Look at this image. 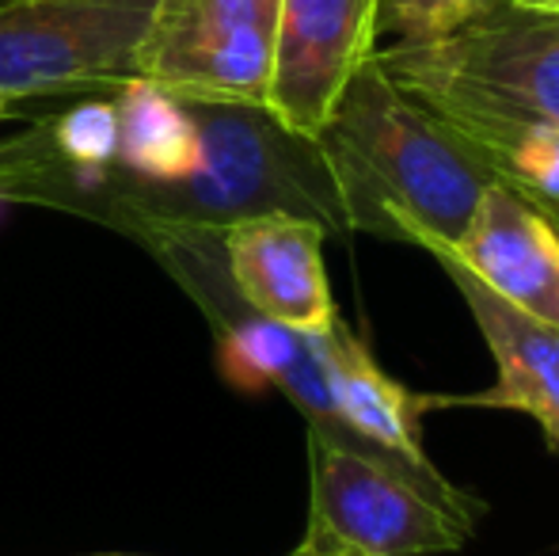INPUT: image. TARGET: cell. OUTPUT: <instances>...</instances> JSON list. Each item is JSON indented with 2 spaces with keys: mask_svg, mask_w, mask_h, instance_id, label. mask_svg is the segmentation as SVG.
I'll return each mask as SVG.
<instances>
[{
  "mask_svg": "<svg viewBox=\"0 0 559 556\" xmlns=\"http://www.w3.org/2000/svg\"><path fill=\"white\" fill-rule=\"evenodd\" d=\"M278 0H156L141 43V81L171 96L263 104Z\"/></svg>",
  "mask_w": 559,
  "mask_h": 556,
  "instance_id": "8992f818",
  "label": "cell"
},
{
  "mask_svg": "<svg viewBox=\"0 0 559 556\" xmlns=\"http://www.w3.org/2000/svg\"><path fill=\"white\" fill-rule=\"evenodd\" d=\"M343 194L350 233L453 248L495 171L430 111L396 88L373 58L350 76L317 134Z\"/></svg>",
  "mask_w": 559,
  "mask_h": 556,
  "instance_id": "6da1fadb",
  "label": "cell"
},
{
  "mask_svg": "<svg viewBox=\"0 0 559 556\" xmlns=\"http://www.w3.org/2000/svg\"><path fill=\"white\" fill-rule=\"evenodd\" d=\"M20 107H23V104H15V99L0 96V122H4V119H12V115H20Z\"/></svg>",
  "mask_w": 559,
  "mask_h": 556,
  "instance_id": "5bb4252c",
  "label": "cell"
},
{
  "mask_svg": "<svg viewBox=\"0 0 559 556\" xmlns=\"http://www.w3.org/2000/svg\"><path fill=\"white\" fill-rule=\"evenodd\" d=\"M381 0H278L266 107L317 138L350 76L377 54Z\"/></svg>",
  "mask_w": 559,
  "mask_h": 556,
  "instance_id": "52a82bcc",
  "label": "cell"
},
{
  "mask_svg": "<svg viewBox=\"0 0 559 556\" xmlns=\"http://www.w3.org/2000/svg\"><path fill=\"white\" fill-rule=\"evenodd\" d=\"M449 252L487 289L559 328V229L537 199L495 179Z\"/></svg>",
  "mask_w": 559,
  "mask_h": 556,
  "instance_id": "30bf717a",
  "label": "cell"
},
{
  "mask_svg": "<svg viewBox=\"0 0 559 556\" xmlns=\"http://www.w3.org/2000/svg\"><path fill=\"white\" fill-rule=\"evenodd\" d=\"M96 556H133V553H96Z\"/></svg>",
  "mask_w": 559,
  "mask_h": 556,
  "instance_id": "e0dca14e",
  "label": "cell"
},
{
  "mask_svg": "<svg viewBox=\"0 0 559 556\" xmlns=\"http://www.w3.org/2000/svg\"><path fill=\"white\" fill-rule=\"evenodd\" d=\"M289 556H361V553L346 549V545L332 542V537H320V534H309V530H305V542Z\"/></svg>",
  "mask_w": 559,
  "mask_h": 556,
  "instance_id": "4fadbf2b",
  "label": "cell"
},
{
  "mask_svg": "<svg viewBox=\"0 0 559 556\" xmlns=\"http://www.w3.org/2000/svg\"><path fill=\"white\" fill-rule=\"evenodd\" d=\"M476 514V496L449 476H423L309 427V534L361 556H430L461 549Z\"/></svg>",
  "mask_w": 559,
  "mask_h": 556,
  "instance_id": "277c9868",
  "label": "cell"
},
{
  "mask_svg": "<svg viewBox=\"0 0 559 556\" xmlns=\"http://www.w3.org/2000/svg\"><path fill=\"white\" fill-rule=\"evenodd\" d=\"M187 107L202 138L194 171L126 202L107 229L138 240L153 229H225L248 217L294 214L328 233H350L343 194L317 138L289 130L263 104L187 99Z\"/></svg>",
  "mask_w": 559,
  "mask_h": 556,
  "instance_id": "7a4b0ae2",
  "label": "cell"
},
{
  "mask_svg": "<svg viewBox=\"0 0 559 556\" xmlns=\"http://www.w3.org/2000/svg\"><path fill=\"white\" fill-rule=\"evenodd\" d=\"M381 73L449 134L559 130V12L499 0L435 46H377Z\"/></svg>",
  "mask_w": 559,
  "mask_h": 556,
  "instance_id": "3957f363",
  "label": "cell"
},
{
  "mask_svg": "<svg viewBox=\"0 0 559 556\" xmlns=\"http://www.w3.org/2000/svg\"><path fill=\"white\" fill-rule=\"evenodd\" d=\"M427 256H435L456 294L464 297L499 370L491 389L472 397H435V409L472 404V409L522 412L559 450V328L487 289L449 248H430Z\"/></svg>",
  "mask_w": 559,
  "mask_h": 556,
  "instance_id": "9c48e42d",
  "label": "cell"
},
{
  "mask_svg": "<svg viewBox=\"0 0 559 556\" xmlns=\"http://www.w3.org/2000/svg\"><path fill=\"white\" fill-rule=\"evenodd\" d=\"M324 237V225L294 214H263L225 225V268L240 301L294 332H328L338 312L328 286Z\"/></svg>",
  "mask_w": 559,
  "mask_h": 556,
  "instance_id": "ba28073f",
  "label": "cell"
},
{
  "mask_svg": "<svg viewBox=\"0 0 559 556\" xmlns=\"http://www.w3.org/2000/svg\"><path fill=\"white\" fill-rule=\"evenodd\" d=\"M317 343L338 423V442H354L384 453V458H396L423 476H442L430 465L419 430V416L435 409V397H419L392 381L343 320L320 332Z\"/></svg>",
  "mask_w": 559,
  "mask_h": 556,
  "instance_id": "8fae6325",
  "label": "cell"
},
{
  "mask_svg": "<svg viewBox=\"0 0 559 556\" xmlns=\"http://www.w3.org/2000/svg\"><path fill=\"white\" fill-rule=\"evenodd\" d=\"M518 4H530V8H545V12H559V0H518Z\"/></svg>",
  "mask_w": 559,
  "mask_h": 556,
  "instance_id": "9a60e30c",
  "label": "cell"
},
{
  "mask_svg": "<svg viewBox=\"0 0 559 556\" xmlns=\"http://www.w3.org/2000/svg\"><path fill=\"white\" fill-rule=\"evenodd\" d=\"M499 0H381L377 4V43L384 46H435L464 31Z\"/></svg>",
  "mask_w": 559,
  "mask_h": 556,
  "instance_id": "7c38bea8",
  "label": "cell"
},
{
  "mask_svg": "<svg viewBox=\"0 0 559 556\" xmlns=\"http://www.w3.org/2000/svg\"><path fill=\"white\" fill-rule=\"evenodd\" d=\"M540 206H545L548 214H552V222H556V229H559V199L556 202H540Z\"/></svg>",
  "mask_w": 559,
  "mask_h": 556,
  "instance_id": "2e32d148",
  "label": "cell"
},
{
  "mask_svg": "<svg viewBox=\"0 0 559 556\" xmlns=\"http://www.w3.org/2000/svg\"><path fill=\"white\" fill-rule=\"evenodd\" d=\"M156 0H8L0 4V96H111L138 81Z\"/></svg>",
  "mask_w": 559,
  "mask_h": 556,
  "instance_id": "5b68a950",
  "label": "cell"
}]
</instances>
